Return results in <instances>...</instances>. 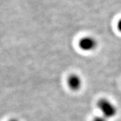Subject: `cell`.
Returning <instances> with one entry per match:
<instances>
[{
	"mask_svg": "<svg viewBox=\"0 0 121 121\" xmlns=\"http://www.w3.org/2000/svg\"><path fill=\"white\" fill-rule=\"evenodd\" d=\"M98 108L102 112L103 116L106 119L114 117L117 114L116 107L106 98L99 99L96 103Z\"/></svg>",
	"mask_w": 121,
	"mask_h": 121,
	"instance_id": "obj_1",
	"label": "cell"
},
{
	"mask_svg": "<svg viewBox=\"0 0 121 121\" xmlns=\"http://www.w3.org/2000/svg\"><path fill=\"white\" fill-rule=\"evenodd\" d=\"M79 48L85 51H91L94 50L97 46V42L91 37H84L78 42Z\"/></svg>",
	"mask_w": 121,
	"mask_h": 121,
	"instance_id": "obj_2",
	"label": "cell"
},
{
	"mask_svg": "<svg viewBox=\"0 0 121 121\" xmlns=\"http://www.w3.org/2000/svg\"><path fill=\"white\" fill-rule=\"evenodd\" d=\"M67 83L71 90L75 91H78L81 88L82 82L79 75L77 74H71L67 78Z\"/></svg>",
	"mask_w": 121,
	"mask_h": 121,
	"instance_id": "obj_3",
	"label": "cell"
},
{
	"mask_svg": "<svg viewBox=\"0 0 121 121\" xmlns=\"http://www.w3.org/2000/svg\"><path fill=\"white\" fill-rule=\"evenodd\" d=\"M92 121H107V119L103 116H96L93 118Z\"/></svg>",
	"mask_w": 121,
	"mask_h": 121,
	"instance_id": "obj_4",
	"label": "cell"
},
{
	"mask_svg": "<svg viewBox=\"0 0 121 121\" xmlns=\"http://www.w3.org/2000/svg\"><path fill=\"white\" fill-rule=\"evenodd\" d=\"M117 29L119 30V31L121 32V19H120L117 22Z\"/></svg>",
	"mask_w": 121,
	"mask_h": 121,
	"instance_id": "obj_5",
	"label": "cell"
},
{
	"mask_svg": "<svg viewBox=\"0 0 121 121\" xmlns=\"http://www.w3.org/2000/svg\"><path fill=\"white\" fill-rule=\"evenodd\" d=\"M17 121L16 119H12V120H11V121Z\"/></svg>",
	"mask_w": 121,
	"mask_h": 121,
	"instance_id": "obj_6",
	"label": "cell"
}]
</instances>
